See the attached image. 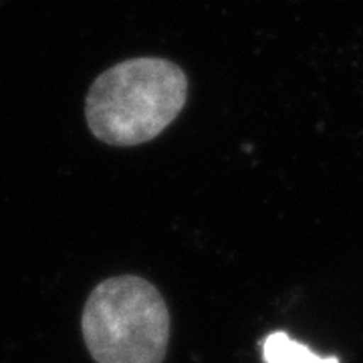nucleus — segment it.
Wrapping results in <instances>:
<instances>
[{
  "label": "nucleus",
  "instance_id": "f03ea898",
  "mask_svg": "<svg viewBox=\"0 0 363 363\" xmlns=\"http://www.w3.org/2000/svg\"><path fill=\"white\" fill-rule=\"evenodd\" d=\"M81 329L97 363H162L169 341L168 305L145 279L113 277L91 291Z\"/></svg>",
  "mask_w": 363,
  "mask_h": 363
},
{
  "label": "nucleus",
  "instance_id": "f257e3e1",
  "mask_svg": "<svg viewBox=\"0 0 363 363\" xmlns=\"http://www.w3.org/2000/svg\"><path fill=\"white\" fill-rule=\"evenodd\" d=\"M188 77L176 63L138 57L109 67L93 81L85 117L99 142L131 147L152 142L180 116Z\"/></svg>",
  "mask_w": 363,
  "mask_h": 363
},
{
  "label": "nucleus",
  "instance_id": "7ed1b4c3",
  "mask_svg": "<svg viewBox=\"0 0 363 363\" xmlns=\"http://www.w3.org/2000/svg\"><path fill=\"white\" fill-rule=\"evenodd\" d=\"M264 363H339L335 355L321 357L313 353L307 345L298 343L285 331H274L262 341Z\"/></svg>",
  "mask_w": 363,
  "mask_h": 363
}]
</instances>
